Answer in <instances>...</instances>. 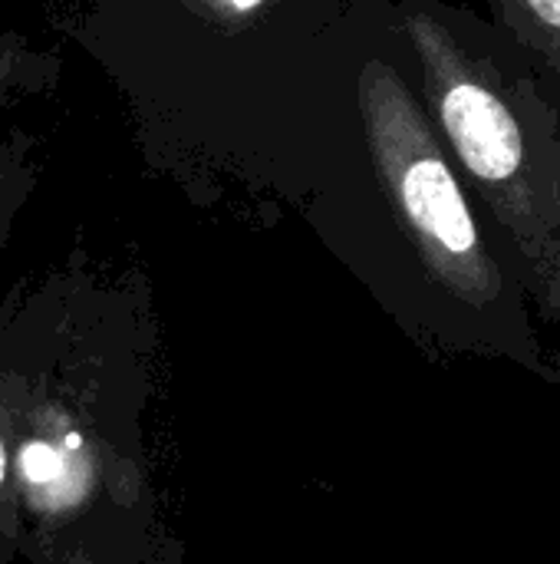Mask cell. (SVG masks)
I'll list each match as a JSON object with an SVG mask.
<instances>
[{"label": "cell", "mask_w": 560, "mask_h": 564, "mask_svg": "<svg viewBox=\"0 0 560 564\" xmlns=\"http://www.w3.org/2000/svg\"><path fill=\"white\" fill-rule=\"evenodd\" d=\"M492 26L531 66L560 126V0H488Z\"/></svg>", "instance_id": "obj_2"}, {"label": "cell", "mask_w": 560, "mask_h": 564, "mask_svg": "<svg viewBox=\"0 0 560 564\" xmlns=\"http://www.w3.org/2000/svg\"><path fill=\"white\" fill-rule=\"evenodd\" d=\"M406 36L426 106L528 301L560 327V126L512 40L469 10L419 3Z\"/></svg>", "instance_id": "obj_1"}, {"label": "cell", "mask_w": 560, "mask_h": 564, "mask_svg": "<svg viewBox=\"0 0 560 564\" xmlns=\"http://www.w3.org/2000/svg\"><path fill=\"white\" fill-rule=\"evenodd\" d=\"M23 473L33 479V482H50L56 479L59 473V456L56 449H50L46 443H30L23 449Z\"/></svg>", "instance_id": "obj_3"}, {"label": "cell", "mask_w": 560, "mask_h": 564, "mask_svg": "<svg viewBox=\"0 0 560 564\" xmlns=\"http://www.w3.org/2000/svg\"><path fill=\"white\" fill-rule=\"evenodd\" d=\"M234 7H251V3H257V0H231Z\"/></svg>", "instance_id": "obj_5"}, {"label": "cell", "mask_w": 560, "mask_h": 564, "mask_svg": "<svg viewBox=\"0 0 560 564\" xmlns=\"http://www.w3.org/2000/svg\"><path fill=\"white\" fill-rule=\"evenodd\" d=\"M3 473H7V453H3V443H0V486H3Z\"/></svg>", "instance_id": "obj_4"}]
</instances>
